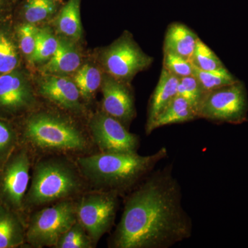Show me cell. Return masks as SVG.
Listing matches in <instances>:
<instances>
[{
  "label": "cell",
  "instance_id": "cell-1",
  "mask_svg": "<svg viewBox=\"0 0 248 248\" xmlns=\"http://www.w3.org/2000/svg\"><path fill=\"white\" fill-rule=\"evenodd\" d=\"M192 218L182 205L172 164L153 170L124 201L123 215L109 239L113 248H169L191 237Z\"/></svg>",
  "mask_w": 248,
  "mask_h": 248
},
{
  "label": "cell",
  "instance_id": "cell-2",
  "mask_svg": "<svg viewBox=\"0 0 248 248\" xmlns=\"http://www.w3.org/2000/svg\"><path fill=\"white\" fill-rule=\"evenodd\" d=\"M168 156L166 147L154 154L99 152L76 160L85 179L97 190L112 191L123 195L133 190Z\"/></svg>",
  "mask_w": 248,
  "mask_h": 248
},
{
  "label": "cell",
  "instance_id": "cell-3",
  "mask_svg": "<svg viewBox=\"0 0 248 248\" xmlns=\"http://www.w3.org/2000/svg\"><path fill=\"white\" fill-rule=\"evenodd\" d=\"M85 178L77 163L63 155H50L36 163L24 212L73 199L84 190Z\"/></svg>",
  "mask_w": 248,
  "mask_h": 248
},
{
  "label": "cell",
  "instance_id": "cell-4",
  "mask_svg": "<svg viewBox=\"0 0 248 248\" xmlns=\"http://www.w3.org/2000/svg\"><path fill=\"white\" fill-rule=\"evenodd\" d=\"M23 141L29 151L48 155L81 154L90 147L87 136L76 124L48 112H36L28 118Z\"/></svg>",
  "mask_w": 248,
  "mask_h": 248
},
{
  "label": "cell",
  "instance_id": "cell-5",
  "mask_svg": "<svg viewBox=\"0 0 248 248\" xmlns=\"http://www.w3.org/2000/svg\"><path fill=\"white\" fill-rule=\"evenodd\" d=\"M77 202L60 201L31 215L26 242L33 248L55 247L63 233L77 221Z\"/></svg>",
  "mask_w": 248,
  "mask_h": 248
},
{
  "label": "cell",
  "instance_id": "cell-6",
  "mask_svg": "<svg viewBox=\"0 0 248 248\" xmlns=\"http://www.w3.org/2000/svg\"><path fill=\"white\" fill-rule=\"evenodd\" d=\"M248 112L247 92L239 80L204 93L197 111L199 119L232 124L247 121Z\"/></svg>",
  "mask_w": 248,
  "mask_h": 248
},
{
  "label": "cell",
  "instance_id": "cell-7",
  "mask_svg": "<svg viewBox=\"0 0 248 248\" xmlns=\"http://www.w3.org/2000/svg\"><path fill=\"white\" fill-rule=\"evenodd\" d=\"M120 195L112 191L86 192L77 202V221L84 227L94 245L114 226Z\"/></svg>",
  "mask_w": 248,
  "mask_h": 248
},
{
  "label": "cell",
  "instance_id": "cell-8",
  "mask_svg": "<svg viewBox=\"0 0 248 248\" xmlns=\"http://www.w3.org/2000/svg\"><path fill=\"white\" fill-rule=\"evenodd\" d=\"M100 60L106 73L127 84L153 62V58L142 50L127 31L104 49Z\"/></svg>",
  "mask_w": 248,
  "mask_h": 248
},
{
  "label": "cell",
  "instance_id": "cell-9",
  "mask_svg": "<svg viewBox=\"0 0 248 248\" xmlns=\"http://www.w3.org/2000/svg\"><path fill=\"white\" fill-rule=\"evenodd\" d=\"M30 157L25 146L17 148L0 170V205L21 215L30 181Z\"/></svg>",
  "mask_w": 248,
  "mask_h": 248
},
{
  "label": "cell",
  "instance_id": "cell-10",
  "mask_svg": "<svg viewBox=\"0 0 248 248\" xmlns=\"http://www.w3.org/2000/svg\"><path fill=\"white\" fill-rule=\"evenodd\" d=\"M90 133L100 153H138L140 138L104 111L96 112L89 123Z\"/></svg>",
  "mask_w": 248,
  "mask_h": 248
},
{
  "label": "cell",
  "instance_id": "cell-11",
  "mask_svg": "<svg viewBox=\"0 0 248 248\" xmlns=\"http://www.w3.org/2000/svg\"><path fill=\"white\" fill-rule=\"evenodd\" d=\"M129 84L105 73L101 85L102 110L120 121L127 128L136 115L135 100Z\"/></svg>",
  "mask_w": 248,
  "mask_h": 248
},
{
  "label": "cell",
  "instance_id": "cell-12",
  "mask_svg": "<svg viewBox=\"0 0 248 248\" xmlns=\"http://www.w3.org/2000/svg\"><path fill=\"white\" fill-rule=\"evenodd\" d=\"M35 102L33 91L20 74L13 71L0 75V108L17 112L30 108Z\"/></svg>",
  "mask_w": 248,
  "mask_h": 248
},
{
  "label": "cell",
  "instance_id": "cell-13",
  "mask_svg": "<svg viewBox=\"0 0 248 248\" xmlns=\"http://www.w3.org/2000/svg\"><path fill=\"white\" fill-rule=\"evenodd\" d=\"M41 95L66 110L78 112L82 109L79 90L74 80L65 76L45 74L39 82Z\"/></svg>",
  "mask_w": 248,
  "mask_h": 248
},
{
  "label": "cell",
  "instance_id": "cell-14",
  "mask_svg": "<svg viewBox=\"0 0 248 248\" xmlns=\"http://www.w3.org/2000/svg\"><path fill=\"white\" fill-rule=\"evenodd\" d=\"M179 79L180 78L162 68L159 81L148 102V114L145 126V131L148 136L152 133V126L158 116L177 95Z\"/></svg>",
  "mask_w": 248,
  "mask_h": 248
},
{
  "label": "cell",
  "instance_id": "cell-15",
  "mask_svg": "<svg viewBox=\"0 0 248 248\" xmlns=\"http://www.w3.org/2000/svg\"><path fill=\"white\" fill-rule=\"evenodd\" d=\"M81 56L71 39H59L58 48L42 67L45 74L65 76L76 72L81 66Z\"/></svg>",
  "mask_w": 248,
  "mask_h": 248
},
{
  "label": "cell",
  "instance_id": "cell-16",
  "mask_svg": "<svg viewBox=\"0 0 248 248\" xmlns=\"http://www.w3.org/2000/svg\"><path fill=\"white\" fill-rule=\"evenodd\" d=\"M199 36L185 24L173 22L165 34L164 52H170L190 62Z\"/></svg>",
  "mask_w": 248,
  "mask_h": 248
},
{
  "label": "cell",
  "instance_id": "cell-17",
  "mask_svg": "<svg viewBox=\"0 0 248 248\" xmlns=\"http://www.w3.org/2000/svg\"><path fill=\"white\" fill-rule=\"evenodd\" d=\"M26 231L22 215L0 205V248L22 246L26 241Z\"/></svg>",
  "mask_w": 248,
  "mask_h": 248
},
{
  "label": "cell",
  "instance_id": "cell-18",
  "mask_svg": "<svg viewBox=\"0 0 248 248\" xmlns=\"http://www.w3.org/2000/svg\"><path fill=\"white\" fill-rule=\"evenodd\" d=\"M199 119L197 112L184 97L177 95L171 101L169 106L155 121L151 131L153 133L156 129L172 125L191 122Z\"/></svg>",
  "mask_w": 248,
  "mask_h": 248
},
{
  "label": "cell",
  "instance_id": "cell-19",
  "mask_svg": "<svg viewBox=\"0 0 248 248\" xmlns=\"http://www.w3.org/2000/svg\"><path fill=\"white\" fill-rule=\"evenodd\" d=\"M81 0H68L57 19L59 31L71 40H79L82 35L80 7Z\"/></svg>",
  "mask_w": 248,
  "mask_h": 248
},
{
  "label": "cell",
  "instance_id": "cell-20",
  "mask_svg": "<svg viewBox=\"0 0 248 248\" xmlns=\"http://www.w3.org/2000/svg\"><path fill=\"white\" fill-rule=\"evenodd\" d=\"M103 76L100 70L95 66L85 64L76 71L74 81L79 90L81 98L89 100L101 88Z\"/></svg>",
  "mask_w": 248,
  "mask_h": 248
},
{
  "label": "cell",
  "instance_id": "cell-21",
  "mask_svg": "<svg viewBox=\"0 0 248 248\" xmlns=\"http://www.w3.org/2000/svg\"><path fill=\"white\" fill-rule=\"evenodd\" d=\"M193 76L200 83L204 93L239 81L226 67L215 71H203L193 66Z\"/></svg>",
  "mask_w": 248,
  "mask_h": 248
},
{
  "label": "cell",
  "instance_id": "cell-22",
  "mask_svg": "<svg viewBox=\"0 0 248 248\" xmlns=\"http://www.w3.org/2000/svg\"><path fill=\"white\" fill-rule=\"evenodd\" d=\"M58 6L55 0H26L23 6L24 18L30 24L42 22L56 12Z\"/></svg>",
  "mask_w": 248,
  "mask_h": 248
},
{
  "label": "cell",
  "instance_id": "cell-23",
  "mask_svg": "<svg viewBox=\"0 0 248 248\" xmlns=\"http://www.w3.org/2000/svg\"><path fill=\"white\" fill-rule=\"evenodd\" d=\"M95 245L84 227L77 221L60 236L56 248H92Z\"/></svg>",
  "mask_w": 248,
  "mask_h": 248
},
{
  "label": "cell",
  "instance_id": "cell-24",
  "mask_svg": "<svg viewBox=\"0 0 248 248\" xmlns=\"http://www.w3.org/2000/svg\"><path fill=\"white\" fill-rule=\"evenodd\" d=\"M58 45L59 39L55 37L50 28L40 29L32 63L48 62L56 52Z\"/></svg>",
  "mask_w": 248,
  "mask_h": 248
},
{
  "label": "cell",
  "instance_id": "cell-25",
  "mask_svg": "<svg viewBox=\"0 0 248 248\" xmlns=\"http://www.w3.org/2000/svg\"><path fill=\"white\" fill-rule=\"evenodd\" d=\"M190 62L194 66L203 71H215L225 67L213 50L200 38L197 40Z\"/></svg>",
  "mask_w": 248,
  "mask_h": 248
},
{
  "label": "cell",
  "instance_id": "cell-26",
  "mask_svg": "<svg viewBox=\"0 0 248 248\" xmlns=\"http://www.w3.org/2000/svg\"><path fill=\"white\" fill-rule=\"evenodd\" d=\"M19 60L14 42L4 32H0V74L14 71Z\"/></svg>",
  "mask_w": 248,
  "mask_h": 248
},
{
  "label": "cell",
  "instance_id": "cell-27",
  "mask_svg": "<svg viewBox=\"0 0 248 248\" xmlns=\"http://www.w3.org/2000/svg\"><path fill=\"white\" fill-rule=\"evenodd\" d=\"M18 136L9 124L0 121V170L17 148Z\"/></svg>",
  "mask_w": 248,
  "mask_h": 248
},
{
  "label": "cell",
  "instance_id": "cell-28",
  "mask_svg": "<svg viewBox=\"0 0 248 248\" xmlns=\"http://www.w3.org/2000/svg\"><path fill=\"white\" fill-rule=\"evenodd\" d=\"M203 94L204 93L200 83L193 75L180 78L179 79L177 95L184 97L190 103L196 112L197 111Z\"/></svg>",
  "mask_w": 248,
  "mask_h": 248
},
{
  "label": "cell",
  "instance_id": "cell-29",
  "mask_svg": "<svg viewBox=\"0 0 248 248\" xmlns=\"http://www.w3.org/2000/svg\"><path fill=\"white\" fill-rule=\"evenodd\" d=\"M39 30L40 28L30 23L21 26L18 29L19 47L24 56L31 63H32L35 54Z\"/></svg>",
  "mask_w": 248,
  "mask_h": 248
},
{
  "label": "cell",
  "instance_id": "cell-30",
  "mask_svg": "<svg viewBox=\"0 0 248 248\" xmlns=\"http://www.w3.org/2000/svg\"><path fill=\"white\" fill-rule=\"evenodd\" d=\"M163 68L179 78L193 75V66L189 60L170 52H164Z\"/></svg>",
  "mask_w": 248,
  "mask_h": 248
},
{
  "label": "cell",
  "instance_id": "cell-31",
  "mask_svg": "<svg viewBox=\"0 0 248 248\" xmlns=\"http://www.w3.org/2000/svg\"><path fill=\"white\" fill-rule=\"evenodd\" d=\"M4 0H0V8L1 7V6H2L3 4H4Z\"/></svg>",
  "mask_w": 248,
  "mask_h": 248
}]
</instances>
